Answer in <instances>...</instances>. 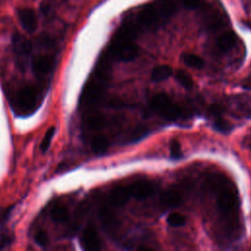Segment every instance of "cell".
Wrapping results in <instances>:
<instances>
[{
	"label": "cell",
	"mask_w": 251,
	"mask_h": 251,
	"mask_svg": "<svg viewBox=\"0 0 251 251\" xmlns=\"http://www.w3.org/2000/svg\"><path fill=\"white\" fill-rule=\"evenodd\" d=\"M218 206L224 216L231 217L232 214H235L238 207L236 190L229 185L222 187L218 196Z\"/></svg>",
	"instance_id": "cell-5"
},
{
	"label": "cell",
	"mask_w": 251,
	"mask_h": 251,
	"mask_svg": "<svg viewBox=\"0 0 251 251\" xmlns=\"http://www.w3.org/2000/svg\"><path fill=\"white\" fill-rule=\"evenodd\" d=\"M50 216L51 219L55 222V223H65L68 221L69 219V211L68 208L65 204H55L51 211H50Z\"/></svg>",
	"instance_id": "cell-17"
},
{
	"label": "cell",
	"mask_w": 251,
	"mask_h": 251,
	"mask_svg": "<svg viewBox=\"0 0 251 251\" xmlns=\"http://www.w3.org/2000/svg\"><path fill=\"white\" fill-rule=\"evenodd\" d=\"M107 72L106 61H103L99 64L94 76L90 78L84 86L79 100L81 106H91L101 98L106 85Z\"/></svg>",
	"instance_id": "cell-2"
},
{
	"label": "cell",
	"mask_w": 251,
	"mask_h": 251,
	"mask_svg": "<svg viewBox=\"0 0 251 251\" xmlns=\"http://www.w3.org/2000/svg\"><path fill=\"white\" fill-rule=\"evenodd\" d=\"M13 47L18 67L22 70H25L29 60L31 52V43L22 34L16 33L13 36Z\"/></svg>",
	"instance_id": "cell-6"
},
{
	"label": "cell",
	"mask_w": 251,
	"mask_h": 251,
	"mask_svg": "<svg viewBox=\"0 0 251 251\" xmlns=\"http://www.w3.org/2000/svg\"><path fill=\"white\" fill-rule=\"evenodd\" d=\"M12 236L11 235H5L0 239V249H3L7 247L12 242Z\"/></svg>",
	"instance_id": "cell-31"
},
{
	"label": "cell",
	"mask_w": 251,
	"mask_h": 251,
	"mask_svg": "<svg viewBox=\"0 0 251 251\" xmlns=\"http://www.w3.org/2000/svg\"><path fill=\"white\" fill-rule=\"evenodd\" d=\"M156 5L158 7V10L162 18L167 19L175 14L177 8V1L176 0H160Z\"/></svg>",
	"instance_id": "cell-18"
},
{
	"label": "cell",
	"mask_w": 251,
	"mask_h": 251,
	"mask_svg": "<svg viewBox=\"0 0 251 251\" xmlns=\"http://www.w3.org/2000/svg\"><path fill=\"white\" fill-rule=\"evenodd\" d=\"M236 41H237V35L235 34V32L229 30L223 33L221 36H219V38L217 39L216 45L220 51L226 52L231 49L235 45Z\"/></svg>",
	"instance_id": "cell-14"
},
{
	"label": "cell",
	"mask_w": 251,
	"mask_h": 251,
	"mask_svg": "<svg viewBox=\"0 0 251 251\" xmlns=\"http://www.w3.org/2000/svg\"><path fill=\"white\" fill-rule=\"evenodd\" d=\"M182 5L187 9H196L201 6L202 0H180Z\"/></svg>",
	"instance_id": "cell-30"
},
{
	"label": "cell",
	"mask_w": 251,
	"mask_h": 251,
	"mask_svg": "<svg viewBox=\"0 0 251 251\" xmlns=\"http://www.w3.org/2000/svg\"><path fill=\"white\" fill-rule=\"evenodd\" d=\"M131 197L138 200H144L151 196L154 192L153 184L148 180H139L128 185Z\"/></svg>",
	"instance_id": "cell-11"
},
{
	"label": "cell",
	"mask_w": 251,
	"mask_h": 251,
	"mask_svg": "<svg viewBox=\"0 0 251 251\" xmlns=\"http://www.w3.org/2000/svg\"><path fill=\"white\" fill-rule=\"evenodd\" d=\"M106 119L99 112H91L85 118V126L90 130H99L105 126Z\"/></svg>",
	"instance_id": "cell-15"
},
{
	"label": "cell",
	"mask_w": 251,
	"mask_h": 251,
	"mask_svg": "<svg viewBox=\"0 0 251 251\" xmlns=\"http://www.w3.org/2000/svg\"><path fill=\"white\" fill-rule=\"evenodd\" d=\"M215 127L222 132H227L228 130H230V125L225 119H223L222 116L216 117Z\"/></svg>",
	"instance_id": "cell-29"
},
{
	"label": "cell",
	"mask_w": 251,
	"mask_h": 251,
	"mask_svg": "<svg viewBox=\"0 0 251 251\" xmlns=\"http://www.w3.org/2000/svg\"><path fill=\"white\" fill-rule=\"evenodd\" d=\"M176 80L182 85V87L186 88V89H190L193 86V79L190 76L189 74H187L186 72L182 71V70H178L176 74Z\"/></svg>",
	"instance_id": "cell-22"
},
{
	"label": "cell",
	"mask_w": 251,
	"mask_h": 251,
	"mask_svg": "<svg viewBox=\"0 0 251 251\" xmlns=\"http://www.w3.org/2000/svg\"><path fill=\"white\" fill-rule=\"evenodd\" d=\"M181 59L185 65L194 69H202L204 67V60L195 54L192 53H183Z\"/></svg>",
	"instance_id": "cell-21"
},
{
	"label": "cell",
	"mask_w": 251,
	"mask_h": 251,
	"mask_svg": "<svg viewBox=\"0 0 251 251\" xmlns=\"http://www.w3.org/2000/svg\"><path fill=\"white\" fill-rule=\"evenodd\" d=\"M99 218L103 227L109 231H114L118 226V220L112 210V206L110 204L103 205L99 211Z\"/></svg>",
	"instance_id": "cell-12"
},
{
	"label": "cell",
	"mask_w": 251,
	"mask_h": 251,
	"mask_svg": "<svg viewBox=\"0 0 251 251\" xmlns=\"http://www.w3.org/2000/svg\"><path fill=\"white\" fill-rule=\"evenodd\" d=\"M40 91L37 87L31 84L23 85L19 88L12 100L13 109L20 117L31 115L40 104Z\"/></svg>",
	"instance_id": "cell-1"
},
{
	"label": "cell",
	"mask_w": 251,
	"mask_h": 251,
	"mask_svg": "<svg viewBox=\"0 0 251 251\" xmlns=\"http://www.w3.org/2000/svg\"><path fill=\"white\" fill-rule=\"evenodd\" d=\"M161 202L166 207L174 208L179 205V203L181 202V196L178 191L175 189H168L162 194Z\"/></svg>",
	"instance_id": "cell-16"
},
{
	"label": "cell",
	"mask_w": 251,
	"mask_h": 251,
	"mask_svg": "<svg viewBox=\"0 0 251 251\" xmlns=\"http://www.w3.org/2000/svg\"><path fill=\"white\" fill-rule=\"evenodd\" d=\"M148 133V129L146 126H137L131 132V135H130V140L132 142H135V141H138L140 140L141 138H143L146 134Z\"/></svg>",
	"instance_id": "cell-27"
},
{
	"label": "cell",
	"mask_w": 251,
	"mask_h": 251,
	"mask_svg": "<svg viewBox=\"0 0 251 251\" xmlns=\"http://www.w3.org/2000/svg\"><path fill=\"white\" fill-rule=\"evenodd\" d=\"M139 52V48L133 43V39L117 31L110 44L109 54L120 61H130L134 59Z\"/></svg>",
	"instance_id": "cell-3"
},
{
	"label": "cell",
	"mask_w": 251,
	"mask_h": 251,
	"mask_svg": "<svg viewBox=\"0 0 251 251\" xmlns=\"http://www.w3.org/2000/svg\"><path fill=\"white\" fill-rule=\"evenodd\" d=\"M167 223L171 226H181L185 224V218L179 213H172L168 216Z\"/></svg>",
	"instance_id": "cell-25"
},
{
	"label": "cell",
	"mask_w": 251,
	"mask_h": 251,
	"mask_svg": "<svg viewBox=\"0 0 251 251\" xmlns=\"http://www.w3.org/2000/svg\"><path fill=\"white\" fill-rule=\"evenodd\" d=\"M54 134H55V126H50L46 130V132H45V134H44V136L41 140V143H40V150L42 152H46L49 149L50 144L52 142V139L54 137Z\"/></svg>",
	"instance_id": "cell-24"
},
{
	"label": "cell",
	"mask_w": 251,
	"mask_h": 251,
	"mask_svg": "<svg viewBox=\"0 0 251 251\" xmlns=\"http://www.w3.org/2000/svg\"><path fill=\"white\" fill-rule=\"evenodd\" d=\"M90 144H91V149L93 150V152L97 155H101L107 151L108 146H109V141L105 135L98 134V135H95L91 139Z\"/></svg>",
	"instance_id": "cell-19"
},
{
	"label": "cell",
	"mask_w": 251,
	"mask_h": 251,
	"mask_svg": "<svg viewBox=\"0 0 251 251\" xmlns=\"http://www.w3.org/2000/svg\"><path fill=\"white\" fill-rule=\"evenodd\" d=\"M224 24H225L224 17L217 14L207 19V28L209 30H213V31L218 30L224 25Z\"/></svg>",
	"instance_id": "cell-23"
},
{
	"label": "cell",
	"mask_w": 251,
	"mask_h": 251,
	"mask_svg": "<svg viewBox=\"0 0 251 251\" xmlns=\"http://www.w3.org/2000/svg\"><path fill=\"white\" fill-rule=\"evenodd\" d=\"M130 197H131V195H130L128 185L117 186L114 189H112L110 196H109V202L112 207L113 206L119 207V206H122L125 203H126Z\"/></svg>",
	"instance_id": "cell-13"
},
{
	"label": "cell",
	"mask_w": 251,
	"mask_h": 251,
	"mask_svg": "<svg viewBox=\"0 0 251 251\" xmlns=\"http://www.w3.org/2000/svg\"><path fill=\"white\" fill-rule=\"evenodd\" d=\"M34 241L36 242L37 245L40 247H45L49 243V237L46 231L43 229H39L34 233Z\"/></svg>",
	"instance_id": "cell-28"
},
{
	"label": "cell",
	"mask_w": 251,
	"mask_h": 251,
	"mask_svg": "<svg viewBox=\"0 0 251 251\" xmlns=\"http://www.w3.org/2000/svg\"><path fill=\"white\" fill-rule=\"evenodd\" d=\"M170 156L174 160H178L182 157L181 147L176 139H173L170 143Z\"/></svg>",
	"instance_id": "cell-26"
},
{
	"label": "cell",
	"mask_w": 251,
	"mask_h": 251,
	"mask_svg": "<svg viewBox=\"0 0 251 251\" xmlns=\"http://www.w3.org/2000/svg\"><path fill=\"white\" fill-rule=\"evenodd\" d=\"M163 19L158 7L156 4L148 5L143 8L137 16L136 25L138 27H152L157 25L160 23V20Z\"/></svg>",
	"instance_id": "cell-7"
},
{
	"label": "cell",
	"mask_w": 251,
	"mask_h": 251,
	"mask_svg": "<svg viewBox=\"0 0 251 251\" xmlns=\"http://www.w3.org/2000/svg\"><path fill=\"white\" fill-rule=\"evenodd\" d=\"M80 244L86 250H99L101 248L100 236L93 226H87L80 236Z\"/></svg>",
	"instance_id": "cell-9"
},
{
	"label": "cell",
	"mask_w": 251,
	"mask_h": 251,
	"mask_svg": "<svg viewBox=\"0 0 251 251\" xmlns=\"http://www.w3.org/2000/svg\"><path fill=\"white\" fill-rule=\"evenodd\" d=\"M17 16L21 25L27 31L33 32L37 27V17L35 12L30 8L17 9Z\"/></svg>",
	"instance_id": "cell-10"
},
{
	"label": "cell",
	"mask_w": 251,
	"mask_h": 251,
	"mask_svg": "<svg viewBox=\"0 0 251 251\" xmlns=\"http://www.w3.org/2000/svg\"><path fill=\"white\" fill-rule=\"evenodd\" d=\"M55 60L50 55H38L31 61V67L34 75L39 78L49 76L54 69Z\"/></svg>",
	"instance_id": "cell-8"
},
{
	"label": "cell",
	"mask_w": 251,
	"mask_h": 251,
	"mask_svg": "<svg viewBox=\"0 0 251 251\" xmlns=\"http://www.w3.org/2000/svg\"><path fill=\"white\" fill-rule=\"evenodd\" d=\"M150 106L152 110L171 121L177 120L182 114L181 108L175 104L165 93H156L153 95L150 99Z\"/></svg>",
	"instance_id": "cell-4"
},
{
	"label": "cell",
	"mask_w": 251,
	"mask_h": 251,
	"mask_svg": "<svg viewBox=\"0 0 251 251\" xmlns=\"http://www.w3.org/2000/svg\"><path fill=\"white\" fill-rule=\"evenodd\" d=\"M173 73V69L168 65L158 66L151 73V79L155 82H160L167 79Z\"/></svg>",
	"instance_id": "cell-20"
}]
</instances>
